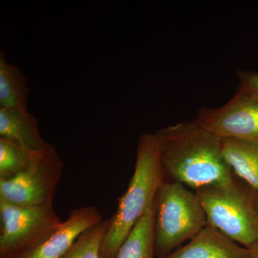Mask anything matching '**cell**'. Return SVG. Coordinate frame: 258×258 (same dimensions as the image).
Returning a JSON list of instances; mask_svg holds the SVG:
<instances>
[{
    "mask_svg": "<svg viewBox=\"0 0 258 258\" xmlns=\"http://www.w3.org/2000/svg\"><path fill=\"white\" fill-rule=\"evenodd\" d=\"M42 154H33L0 138V180L13 179L25 172Z\"/></svg>",
    "mask_w": 258,
    "mask_h": 258,
    "instance_id": "obj_14",
    "label": "cell"
},
{
    "mask_svg": "<svg viewBox=\"0 0 258 258\" xmlns=\"http://www.w3.org/2000/svg\"><path fill=\"white\" fill-rule=\"evenodd\" d=\"M256 203H257V210L258 213V192L257 193V198H256Z\"/></svg>",
    "mask_w": 258,
    "mask_h": 258,
    "instance_id": "obj_18",
    "label": "cell"
},
{
    "mask_svg": "<svg viewBox=\"0 0 258 258\" xmlns=\"http://www.w3.org/2000/svg\"><path fill=\"white\" fill-rule=\"evenodd\" d=\"M0 138L33 154H44L53 147L42 138L36 118L28 111L0 109Z\"/></svg>",
    "mask_w": 258,
    "mask_h": 258,
    "instance_id": "obj_10",
    "label": "cell"
},
{
    "mask_svg": "<svg viewBox=\"0 0 258 258\" xmlns=\"http://www.w3.org/2000/svg\"><path fill=\"white\" fill-rule=\"evenodd\" d=\"M195 193L208 225L246 248L257 242V191L235 178L229 184L205 186Z\"/></svg>",
    "mask_w": 258,
    "mask_h": 258,
    "instance_id": "obj_3",
    "label": "cell"
},
{
    "mask_svg": "<svg viewBox=\"0 0 258 258\" xmlns=\"http://www.w3.org/2000/svg\"><path fill=\"white\" fill-rule=\"evenodd\" d=\"M30 88L21 70L0 52V109L27 111Z\"/></svg>",
    "mask_w": 258,
    "mask_h": 258,
    "instance_id": "obj_12",
    "label": "cell"
},
{
    "mask_svg": "<svg viewBox=\"0 0 258 258\" xmlns=\"http://www.w3.org/2000/svg\"><path fill=\"white\" fill-rule=\"evenodd\" d=\"M109 225L108 219L88 228L79 236L62 258H101L102 243Z\"/></svg>",
    "mask_w": 258,
    "mask_h": 258,
    "instance_id": "obj_15",
    "label": "cell"
},
{
    "mask_svg": "<svg viewBox=\"0 0 258 258\" xmlns=\"http://www.w3.org/2000/svg\"><path fill=\"white\" fill-rule=\"evenodd\" d=\"M155 201L134 226L114 258H155Z\"/></svg>",
    "mask_w": 258,
    "mask_h": 258,
    "instance_id": "obj_13",
    "label": "cell"
},
{
    "mask_svg": "<svg viewBox=\"0 0 258 258\" xmlns=\"http://www.w3.org/2000/svg\"><path fill=\"white\" fill-rule=\"evenodd\" d=\"M222 152L233 174L258 192V142L222 139Z\"/></svg>",
    "mask_w": 258,
    "mask_h": 258,
    "instance_id": "obj_11",
    "label": "cell"
},
{
    "mask_svg": "<svg viewBox=\"0 0 258 258\" xmlns=\"http://www.w3.org/2000/svg\"><path fill=\"white\" fill-rule=\"evenodd\" d=\"M238 89L258 100V73L240 71L237 72Z\"/></svg>",
    "mask_w": 258,
    "mask_h": 258,
    "instance_id": "obj_16",
    "label": "cell"
},
{
    "mask_svg": "<svg viewBox=\"0 0 258 258\" xmlns=\"http://www.w3.org/2000/svg\"><path fill=\"white\" fill-rule=\"evenodd\" d=\"M194 120L220 139L258 142V100L240 89L223 106L202 108Z\"/></svg>",
    "mask_w": 258,
    "mask_h": 258,
    "instance_id": "obj_7",
    "label": "cell"
},
{
    "mask_svg": "<svg viewBox=\"0 0 258 258\" xmlns=\"http://www.w3.org/2000/svg\"><path fill=\"white\" fill-rule=\"evenodd\" d=\"M102 220L101 212L96 207L75 209L69 218L40 245L10 258H62L83 232Z\"/></svg>",
    "mask_w": 258,
    "mask_h": 258,
    "instance_id": "obj_8",
    "label": "cell"
},
{
    "mask_svg": "<svg viewBox=\"0 0 258 258\" xmlns=\"http://www.w3.org/2000/svg\"><path fill=\"white\" fill-rule=\"evenodd\" d=\"M0 258L15 257L36 248L62 221L53 205L20 207L0 200Z\"/></svg>",
    "mask_w": 258,
    "mask_h": 258,
    "instance_id": "obj_5",
    "label": "cell"
},
{
    "mask_svg": "<svg viewBox=\"0 0 258 258\" xmlns=\"http://www.w3.org/2000/svg\"><path fill=\"white\" fill-rule=\"evenodd\" d=\"M165 258H248V249L207 225L187 244Z\"/></svg>",
    "mask_w": 258,
    "mask_h": 258,
    "instance_id": "obj_9",
    "label": "cell"
},
{
    "mask_svg": "<svg viewBox=\"0 0 258 258\" xmlns=\"http://www.w3.org/2000/svg\"><path fill=\"white\" fill-rule=\"evenodd\" d=\"M165 179L157 137L155 134H144L137 146L133 176L118 200L116 211L109 219L101 258L115 257L134 226L154 205L158 190Z\"/></svg>",
    "mask_w": 258,
    "mask_h": 258,
    "instance_id": "obj_2",
    "label": "cell"
},
{
    "mask_svg": "<svg viewBox=\"0 0 258 258\" xmlns=\"http://www.w3.org/2000/svg\"><path fill=\"white\" fill-rule=\"evenodd\" d=\"M63 169V161L53 146L25 172L0 180V200L20 207L52 205Z\"/></svg>",
    "mask_w": 258,
    "mask_h": 258,
    "instance_id": "obj_6",
    "label": "cell"
},
{
    "mask_svg": "<svg viewBox=\"0 0 258 258\" xmlns=\"http://www.w3.org/2000/svg\"><path fill=\"white\" fill-rule=\"evenodd\" d=\"M248 249V258H258V241Z\"/></svg>",
    "mask_w": 258,
    "mask_h": 258,
    "instance_id": "obj_17",
    "label": "cell"
},
{
    "mask_svg": "<svg viewBox=\"0 0 258 258\" xmlns=\"http://www.w3.org/2000/svg\"><path fill=\"white\" fill-rule=\"evenodd\" d=\"M208 225L196 193L177 181H166L155 199L156 256L165 258Z\"/></svg>",
    "mask_w": 258,
    "mask_h": 258,
    "instance_id": "obj_4",
    "label": "cell"
},
{
    "mask_svg": "<svg viewBox=\"0 0 258 258\" xmlns=\"http://www.w3.org/2000/svg\"><path fill=\"white\" fill-rule=\"evenodd\" d=\"M166 177L195 190L229 184L235 174L222 152V139L193 121L181 122L155 133Z\"/></svg>",
    "mask_w": 258,
    "mask_h": 258,
    "instance_id": "obj_1",
    "label": "cell"
}]
</instances>
